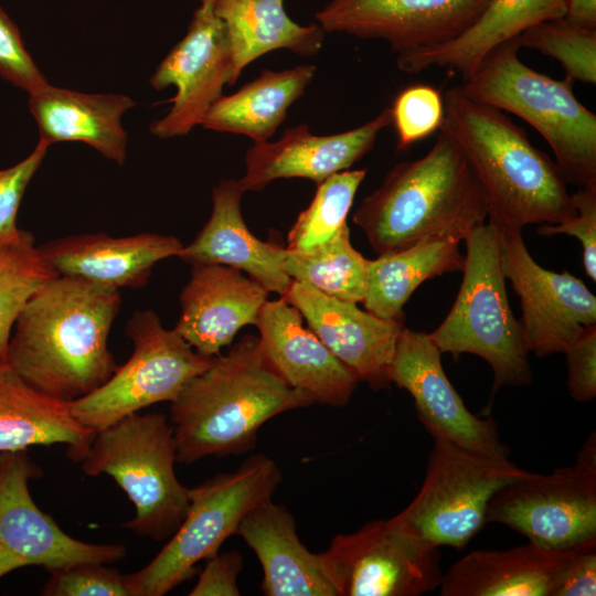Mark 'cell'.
I'll use <instances>...</instances> for the list:
<instances>
[{"label":"cell","instance_id":"836d02e7","mask_svg":"<svg viewBox=\"0 0 596 596\" xmlns=\"http://www.w3.org/2000/svg\"><path fill=\"white\" fill-rule=\"evenodd\" d=\"M366 169L344 170L317 184L310 204L287 236V249L308 251L333 240L348 227L347 217Z\"/></svg>","mask_w":596,"mask_h":596},{"label":"cell","instance_id":"1f68e13d","mask_svg":"<svg viewBox=\"0 0 596 596\" xmlns=\"http://www.w3.org/2000/svg\"><path fill=\"white\" fill-rule=\"evenodd\" d=\"M370 260L350 242L349 227L330 242L308 251L286 248L285 273L292 279L317 290L351 302H363Z\"/></svg>","mask_w":596,"mask_h":596},{"label":"cell","instance_id":"bcb514c9","mask_svg":"<svg viewBox=\"0 0 596 596\" xmlns=\"http://www.w3.org/2000/svg\"><path fill=\"white\" fill-rule=\"evenodd\" d=\"M214 0H201L200 9L203 11H213Z\"/></svg>","mask_w":596,"mask_h":596},{"label":"cell","instance_id":"e575fe53","mask_svg":"<svg viewBox=\"0 0 596 596\" xmlns=\"http://www.w3.org/2000/svg\"><path fill=\"white\" fill-rule=\"evenodd\" d=\"M515 42L556 60L572 81L596 83V30L560 18L534 24Z\"/></svg>","mask_w":596,"mask_h":596},{"label":"cell","instance_id":"4316f807","mask_svg":"<svg viewBox=\"0 0 596 596\" xmlns=\"http://www.w3.org/2000/svg\"><path fill=\"white\" fill-rule=\"evenodd\" d=\"M564 12V0H491L460 35L402 55L401 67L408 74L447 68L466 79L492 50L536 23L563 18Z\"/></svg>","mask_w":596,"mask_h":596},{"label":"cell","instance_id":"ee69618b","mask_svg":"<svg viewBox=\"0 0 596 596\" xmlns=\"http://www.w3.org/2000/svg\"><path fill=\"white\" fill-rule=\"evenodd\" d=\"M564 20L596 30V0H564Z\"/></svg>","mask_w":596,"mask_h":596},{"label":"cell","instance_id":"5bb4252c","mask_svg":"<svg viewBox=\"0 0 596 596\" xmlns=\"http://www.w3.org/2000/svg\"><path fill=\"white\" fill-rule=\"evenodd\" d=\"M500 264L519 297L526 350L539 358L564 353L583 329L596 324V297L567 270L540 266L521 231H500Z\"/></svg>","mask_w":596,"mask_h":596},{"label":"cell","instance_id":"8992f818","mask_svg":"<svg viewBox=\"0 0 596 596\" xmlns=\"http://www.w3.org/2000/svg\"><path fill=\"white\" fill-rule=\"evenodd\" d=\"M462 281L445 320L428 333L441 353L482 358L493 373L490 400L501 386L532 381L529 351L508 300L500 264V230L490 222L464 240Z\"/></svg>","mask_w":596,"mask_h":596},{"label":"cell","instance_id":"6da1fadb","mask_svg":"<svg viewBox=\"0 0 596 596\" xmlns=\"http://www.w3.org/2000/svg\"><path fill=\"white\" fill-rule=\"evenodd\" d=\"M120 306L115 287L57 275L19 315L6 361L44 394L76 401L102 386L117 368L108 336Z\"/></svg>","mask_w":596,"mask_h":596},{"label":"cell","instance_id":"52a82bcc","mask_svg":"<svg viewBox=\"0 0 596 596\" xmlns=\"http://www.w3.org/2000/svg\"><path fill=\"white\" fill-rule=\"evenodd\" d=\"M177 444L161 413L130 414L97 432L81 459L85 475H109L135 505L124 526L155 541L170 539L184 520L190 488L177 478Z\"/></svg>","mask_w":596,"mask_h":596},{"label":"cell","instance_id":"9c48e42d","mask_svg":"<svg viewBox=\"0 0 596 596\" xmlns=\"http://www.w3.org/2000/svg\"><path fill=\"white\" fill-rule=\"evenodd\" d=\"M528 472L510 458L435 438L419 491L391 520L438 547L462 550L486 524L493 494Z\"/></svg>","mask_w":596,"mask_h":596},{"label":"cell","instance_id":"83f0119b","mask_svg":"<svg viewBox=\"0 0 596 596\" xmlns=\"http://www.w3.org/2000/svg\"><path fill=\"white\" fill-rule=\"evenodd\" d=\"M94 436L74 417L71 402L36 390L0 359V453L65 444L67 456L79 462Z\"/></svg>","mask_w":596,"mask_h":596},{"label":"cell","instance_id":"5b68a950","mask_svg":"<svg viewBox=\"0 0 596 596\" xmlns=\"http://www.w3.org/2000/svg\"><path fill=\"white\" fill-rule=\"evenodd\" d=\"M519 49L514 39L492 50L461 91L531 125L551 147L567 184L596 180V115L576 98L571 78L534 71L519 60Z\"/></svg>","mask_w":596,"mask_h":596},{"label":"cell","instance_id":"ba28073f","mask_svg":"<svg viewBox=\"0 0 596 596\" xmlns=\"http://www.w3.org/2000/svg\"><path fill=\"white\" fill-rule=\"evenodd\" d=\"M280 482L276 461L256 454L236 471L191 488L187 515L162 550L139 571L124 574L129 596H163L194 576L196 564L216 554L244 517L270 499Z\"/></svg>","mask_w":596,"mask_h":596},{"label":"cell","instance_id":"b9f144b4","mask_svg":"<svg viewBox=\"0 0 596 596\" xmlns=\"http://www.w3.org/2000/svg\"><path fill=\"white\" fill-rule=\"evenodd\" d=\"M596 595V539L571 547L570 555L560 571L551 596Z\"/></svg>","mask_w":596,"mask_h":596},{"label":"cell","instance_id":"f546056e","mask_svg":"<svg viewBox=\"0 0 596 596\" xmlns=\"http://www.w3.org/2000/svg\"><path fill=\"white\" fill-rule=\"evenodd\" d=\"M316 73L311 64L281 72L264 70L236 93L222 95L209 109L205 129L245 135L254 142L267 141L284 123L288 108L305 93Z\"/></svg>","mask_w":596,"mask_h":596},{"label":"cell","instance_id":"7402d4cb","mask_svg":"<svg viewBox=\"0 0 596 596\" xmlns=\"http://www.w3.org/2000/svg\"><path fill=\"white\" fill-rule=\"evenodd\" d=\"M245 190L238 180L221 181L212 191L213 210L196 237L178 257L195 264H220L245 272L268 292L285 297L292 279L285 273L286 247L251 233L241 212Z\"/></svg>","mask_w":596,"mask_h":596},{"label":"cell","instance_id":"7bdbcfd3","mask_svg":"<svg viewBox=\"0 0 596 596\" xmlns=\"http://www.w3.org/2000/svg\"><path fill=\"white\" fill-rule=\"evenodd\" d=\"M243 568V557L236 550L216 553L205 560L190 596H238L237 577Z\"/></svg>","mask_w":596,"mask_h":596},{"label":"cell","instance_id":"f6af8a7d","mask_svg":"<svg viewBox=\"0 0 596 596\" xmlns=\"http://www.w3.org/2000/svg\"><path fill=\"white\" fill-rule=\"evenodd\" d=\"M587 469L596 471V434L593 432L577 453L576 461Z\"/></svg>","mask_w":596,"mask_h":596},{"label":"cell","instance_id":"30bf717a","mask_svg":"<svg viewBox=\"0 0 596 596\" xmlns=\"http://www.w3.org/2000/svg\"><path fill=\"white\" fill-rule=\"evenodd\" d=\"M125 334L130 358L94 392L71 402L74 417L95 434L160 402H173L185 384L213 358L198 353L174 329H166L152 310L131 315Z\"/></svg>","mask_w":596,"mask_h":596},{"label":"cell","instance_id":"44dd1931","mask_svg":"<svg viewBox=\"0 0 596 596\" xmlns=\"http://www.w3.org/2000/svg\"><path fill=\"white\" fill-rule=\"evenodd\" d=\"M267 298L268 291L258 281L236 268L192 265L174 330L198 353L213 358L231 345L243 327L256 324Z\"/></svg>","mask_w":596,"mask_h":596},{"label":"cell","instance_id":"4dcf8cb0","mask_svg":"<svg viewBox=\"0 0 596 596\" xmlns=\"http://www.w3.org/2000/svg\"><path fill=\"white\" fill-rule=\"evenodd\" d=\"M459 243L433 237L370 260L365 310L384 319H404L403 307L421 284L462 270Z\"/></svg>","mask_w":596,"mask_h":596},{"label":"cell","instance_id":"484cf974","mask_svg":"<svg viewBox=\"0 0 596 596\" xmlns=\"http://www.w3.org/2000/svg\"><path fill=\"white\" fill-rule=\"evenodd\" d=\"M135 106L136 102L126 95L87 94L50 84L29 98L40 138L50 146L81 141L118 164L125 162L127 155L121 118Z\"/></svg>","mask_w":596,"mask_h":596},{"label":"cell","instance_id":"9a60e30c","mask_svg":"<svg viewBox=\"0 0 596 596\" xmlns=\"http://www.w3.org/2000/svg\"><path fill=\"white\" fill-rule=\"evenodd\" d=\"M390 381L413 397L416 414L435 438L480 454L509 458L492 417L472 414L456 392L441 364V352L428 333L404 327L390 368Z\"/></svg>","mask_w":596,"mask_h":596},{"label":"cell","instance_id":"d6986e66","mask_svg":"<svg viewBox=\"0 0 596 596\" xmlns=\"http://www.w3.org/2000/svg\"><path fill=\"white\" fill-rule=\"evenodd\" d=\"M255 326L264 356L288 385L312 403H349L359 377L304 326L301 313L286 298L267 300Z\"/></svg>","mask_w":596,"mask_h":596},{"label":"cell","instance_id":"74e56055","mask_svg":"<svg viewBox=\"0 0 596 596\" xmlns=\"http://www.w3.org/2000/svg\"><path fill=\"white\" fill-rule=\"evenodd\" d=\"M576 213L556 224H540L542 236L567 234L576 237L583 249V265L587 276L596 281V180L589 181L572 194Z\"/></svg>","mask_w":596,"mask_h":596},{"label":"cell","instance_id":"f1b7e54d","mask_svg":"<svg viewBox=\"0 0 596 596\" xmlns=\"http://www.w3.org/2000/svg\"><path fill=\"white\" fill-rule=\"evenodd\" d=\"M213 13L225 24L233 60V82L260 55L285 49L300 56L319 52L324 31L300 25L286 13L284 0H214Z\"/></svg>","mask_w":596,"mask_h":596},{"label":"cell","instance_id":"4fadbf2b","mask_svg":"<svg viewBox=\"0 0 596 596\" xmlns=\"http://www.w3.org/2000/svg\"><path fill=\"white\" fill-rule=\"evenodd\" d=\"M41 476L26 449L0 453V578L25 566L49 571L82 562L111 564L125 557V545L77 540L43 512L29 488Z\"/></svg>","mask_w":596,"mask_h":596},{"label":"cell","instance_id":"7c38bea8","mask_svg":"<svg viewBox=\"0 0 596 596\" xmlns=\"http://www.w3.org/2000/svg\"><path fill=\"white\" fill-rule=\"evenodd\" d=\"M489 522L553 550L596 539V471L578 464L547 475L529 471L493 494L486 512Z\"/></svg>","mask_w":596,"mask_h":596},{"label":"cell","instance_id":"8d00e7d4","mask_svg":"<svg viewBox=\"0 0 596 596\" xmlns=\"http://www.w3.org/2000/svg\"><path fill=\"white\" fill-rule=\"evenodd\" d=\"M109 564L82 562L49 570L43 596H129L124 574Z\"/></svg>","mask_w":596,"mask_h":596},{"label":"cell","instance_id":"3957f363","mask_svg":"<svg viewBox=\"0 0 596 596\" xmlns=\"http://www.w3.org/2000/svg\"><path fill=\"white\" fill-rule=\"evenodd\" d=\"M311 404L269 365L258 337L243 336L226 354L215 355L171 402L177 461L246 453L255 447L267 421Z\"/></svg>","mask_w":596,"mask_h":596},{"label":"cell","instance_id":"e0dca14e","mask_svg":"<svg viewBox=\"0 0 596 596\" xmlns=\"http://www.w3.org/2000/svg\"><path fill=\"white\" fill-rule=\"evenodd\" d=\"M491 0H331L316 13L324 32L386 41L398 54L465 32Z\"/></svg>","mask_w":596,"mask_h":596},{"label":"cell","instance_id":"ffe728a7","mask_svg":"<svg viewBox=\"0 0 596 596\" xmlns=\"http://www.w3.org/2000/svg\"><path fill=\"white\" fill-rule=\"evenodd\" d=\"M393 123L391 108L354 129L318 136L306 125L286 129L275 142H254L246 152V173L240 183L260 191L281 178H306L317 184L348 170L372 150L379 134Z\"/></svg>","mask_w":596,"mask_h":596},{"label":"cell","instance_id":"d4e9b609","mask_svg":"<svg viewBox=\"0 0 596 596\" xmlns=\"http://www.w3.org/2000/svg\"><path fill=\"white\" fill-rule=\"evenodd\" d=\"M571 547L553 550L529 542L508 550L472 551L443 574L439 595L551 596Z\"/></svg>","mask_w":596,"mask_h":596},{"label":"cell","instance_id":"f35d334b","mask_svg":"<svg viewBox=\"0 0 596 596\" xmlns=\"http://www.w3.org/2000/svg\"><path fill=\"white\" fill-rule=\"evenodd\" d=\"M50 145L39 139L32 152L17 164L0 169V242L17 238V214L28 184L40 168Z\"/></svg>","mask_w":596,"mask_h":596},{"label":"cell","instance_id":"2e32d148","mask_svg":"<svg viewBox=\"0 0 596 596\" xmlns=\"http://www.w3.org/2000/svg\"><path fill=\"white\" fill-rule=\"evenodd\" d=\"M233 85V60L224 22L213 11L198 8L180 40L150 78L155 89L175 86L170 111L150 125L160 139L184 136L200 125L211 106Z\"/></svg>","mask_w":596,"mask_h":596},{"label":"cell","instance_id":"603a6c76","mask_svg":"<svg viewBox=\"0 0 596 596\" xmlns=\"http://www.w3.org/2000/svg\"><path fill=\"white\" fill-rule=\"evenodd\" d=\"M183 244L172 235L141 233L113 237L105 233L71 235L39 246L57 274L120 289L141 288L160 260L178 256Z\"/></svg>","mask_w":596,"mask_h":596},{"label":"cell","instance_id":"8fae6325","mask_svg":"<svg viewBox=\"0 0 596 596\" xmlns=\"http://www.w3.org/2000/svg\"><path fill=\"white\" fill-rule=\"evenodd\" d=\"M337 596H419L439 587V547L391 519L336 535L319 554Z\"/></svg>","mask_w":596,"mask_h":596},{"label":"cell","instance_id":"60d3db41","mask_svg":"<svg viewBox=\"0 0 596 596\" xmlns=\"http://www.w3.org/2000/svg\"><path fill=\"white\" fill-rule=\"evenodd\" d=\"M567 389L573 400L589 402L596 396V324L587 326L564 351Z\"/></svg>","mask_w":596,"mask_h":596},{"label":"cell","instance_id":"d6a6232c","mask_svg":"<svg viewBox=\"0 0 596 596\" xmlns=\"http://www.w3.org/2000/svg\"><path fill=\"white\" fill-rule=\"evenodd\" d=\"M57 274L40 253L32 233L21 230L0 242V359L6 360L14 323L32 296Z\"/></svg>","mask_w":596,"mask_h":596},{"label":"cell","instance_id":"cb8c5ba5","mask_svg":"<svg viewBox=\"0 0 596 596\" xmlns=\"http://www.w3.org/2000/svg\"><path fill=\"white\" fill-rule=\"evenodd\" d=\"M257 555L266 596H337L319 554L311 553L297 535L292 514L267 499L241 521L236 533Z\"/></svg>","mask_w":596,"mask_h":596},{"label":"cell","instance_id":"ac0fdd59","mask_svg":"<svg viewBox=\"0 0 596 596\" xmlns=\"http://www.w3.org/2000/svg\"><path fill=\"white\" fill-rule=\"evenodd\" d=\"M284 298L360 381L374 390L390 386V368L404 319L377 317L355 302L328 296L297 280H292Z\"/></svg>","mask_w":596,"mask_h":596},{"label":"cell","instance_id":"7a4b0ae2","mask_svg":"<svg viewBox=\"0 0 596 596\" xmlns=\"http://www.w3.org/2000/svg\"><path fill=\"white\" fill-rule=\"evenodd\" d=\"M443 98L439 129L459 147L479 181L488 222L501 232H522L528 224H556L576 213L556 163L504 111L469 98L460 85Z\"/></svg>","mask_w":596,"mask_h":596},{"label":"cell","instance_id":"ab89813d","mask_svg":"<svg viewBox=\"0 0 596 596\" xmlns=\"http://www.w3.org/2000/svg\"><path fill=\"white\" fill-rule=\"evenodd\" d=\"M0 77L29 95L49 85L47 79L26 51L17 24L1 8Z\"/></svg>","mask_w":596,"mask_h":596},{"label":"cell","instance_id":"277c9868","mask_svg":"<svg viewBox=\"0 0 596 596\" xmlns=\"http://www.w3.org/2000/svg\"><path fill=\"white\" fill-rule=\"evenodd\" d=\"M482 188L443 130L423 157L395 164L352 215L380 256L433 237L464 241L486 223Z\"/></svg>","mask_w":596,"mask_h":596},{"label":"cell","instance_id":"d590c367","mask_svg":"<svg viewBox=\"0 0 596 596\" xmlns=\"http://www.w3.org/2000/svg\"><path fill=\"white\" fill-rule=\"evenodd\" d=\"M391 113L397 149L404 150L439 130L444 119V98L435 87L415 84L397 94Z\"/></svg>","mask_w":596,"mask_h":596}]
</instances>
